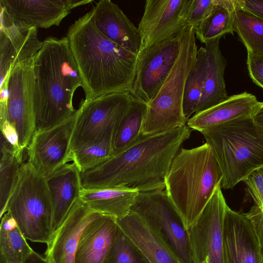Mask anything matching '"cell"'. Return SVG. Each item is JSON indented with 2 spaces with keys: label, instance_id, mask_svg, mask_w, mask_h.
I'll use <instances>...</instances> for the list:
<instances>
[{
  "label": "cell",
  "instance_id": "obj_16",
  "mask_svg": "<svg viewBox=\"0 0 263 263\" xmlns=\"http://www.w3.org/2000/svg\"><path fill=\"white\" fill-rule=\"evenodd\" d=\"M223 263H263V245L245 213L227 207L223 228Z\"/></svg>",
  "mask_w": 263,
  "mask_h": 263
},
{
  "label": "cell",
  "instance_id": "obj_22",
  "mask_svg": "<svg viewBox=\"0 0 263 263\" xmlns=\"http://www.w3.org/2000/svg\"><path fill=\"white\" fill-rule=\"evenodd\" d=\"M118 229L116 218L101 214L82 232L74 263H105Z\"/></svg>",
  "mask_w": 263,
  "mask_h": 263
},
{
  "label": "cell",
  "instance_id": "obj_18",
  "mask_svg": "<svg viewBox=\"0 0 263 263\" xmlns=\"http://www.w3.org/2000/svg\"><path fill=\"white\" fill-rule=\"evenodd\" d=\"M91 0H1L0 5L13 17L41 28L59 26L74 8Z\"/></svg>",
  "mask_w": 263,
  "mask_h": 263
},
{
  "label": "cell",
  "instance_id": "obj_12",
  "mask_svg": "<svg viewBox=\"0 0 263 263\" xmlns=\"http://www.w3.org/2000/svg\"><path fill=\"white\" fill-rule=\"evenodd\" d=\"M227 206L220 184L196 223L187 230L194 263H223V228Z\"/></svg>",
  "mask_w": 263,
  "mask_h": 263
},
{
  "label": "cell",
  "instance_id": "obj_5",
  "mask_svg": "<svg viewBox=\"0 0 263 263\" xmlns=\"http://www.w3.org/2000/svg\"><path fill=\"white\" fill-rule=\"evenodd\" d=\"M222 174L221 188L231 189L263 167V134L253 119L210 126L200 132Z\"/></svg>",
  "mask_w": 263,
  "mask_h": 263
},
{
  "label": "cell",
  "instance_id": "obj_1",
  "mask_svg": "<svg viewBox=\"0 0 263 263\" xmlns=\"http://www.w3.org/2000/svg\"><path fill=\"white\" fill-rule=\"evenodd\" d=\"M192 130L185 125L159 134L141 135L123 151L81 173L82 187H122L138 192L164 190L171 163Z\"/></svg>",
  "mask_w": 263,
  "mask_h": 263
},
{
  "label": "cell",
  "instance_id": "obj_39",
  "mask_svg": "<svg viewBox=\"0 0 263 263\" xmlns=\"http://www.w3.org/2000/svg\"><path fill=\"white\" fill-rule=\"evenodd\" d=\"M253 120L259 130L263 134V105L254 116Z\"/></svg>",
  "mask_w": 263,
  "mask_h": 263
},
{
  "label": "cell",
  "instance_id": "obj_11",
  "mask_svg": "<svg viewBox=\"0 0 263 263\" xmlns=\"http://www.w3.org/2000/svg\"><path fill=\"white\" fill-rule=\"evenodd\" d=\"M192 2L146 0L138 27L141 38L138 54L152 46L178 37L187 27Z\"/></svg>",
  "mask_w": 263,
  "mask_h": 263
},
{
  "label": "cell",
  "instance_id": "obj_10",
  "mask_svg": "<svg viewBox=\"0 0 263 263\" xmlns=\"http://www.w3.org/2000/svg\"><path fill=\"white\" fill-rule=\"evenodd\" d=\"M5 80L8 95L6 105H0V122L7 121L16 129L24 151L36 130L33 62L17 64Z\"/></svg>",
  "mask_w": 263,
  "mask_h": 263
},
{
  "label": "cell",
  "instance_id": "obj_26",
  "mask_svg": "<svg viewBox=\"0 0 263 263\" xmlns=\"http://www.w3.org/2000/svg\"><path fill=\"white\" fill-rule=\"evenodd\" d=\"M237 0H216L210 14L195 29L196 38L204 44L234 34V14Z\"/></svg>",
  "mask_w": 263,
  "mask_h": 263
},
{
  "label": "cell",
  "instance_id": "obj_30",
  "mask_svg": "<svg viewBox=\"0 0 263 263\" xmlns=\"http://www.w3.org/2000/svg\"><path fill=\"white\" fill-rule=\"evenodd\" d=\"M0 160V217L5 213L10 194L16 180L22 160L6 140L1 135Z\"/></svg>",
  "mask_w": 263,
  "mask_h": 263
},
{
  "label": "cell",
  "instance_id": "obj_4",
  "mask_svg": "<svg viewBox=\"0 0 263 263\" xmlns=\"http://www.w3.org/2000/svg\"><path fill=\"white\" fill-rule=\"evenodd\" d=\"M222 179L219 164L206 142L192 148H181L177 153L165 177L164 190L186 230L196 223Z\"/></svg>",
  "mask_w": 263,
  "mask_h": 263
},
{
  "label": "cell",
  "instance_id": "obj_13",
  "mask_svg": "<svg viewBox=\"0 0 263 263\" xmlns=\"http://www.w3.org/2000/svg\"><path fill=\"white\" fill-rule=\"evenodd\" d=\"M179 51V36L152 46L138 55L129 93L147 105L156 96L171 72Z\"/></svg>",
  "mask_w": 263,
  "mask_h": 263
},
{
  "label": "cell",
  "instance_id": "obj_25",
  "mask_svg": "<svg viewBox=\"0 0 263 263\" xmlns=\"http://www.w3.org/2000/svg\"><path fill=\"white\" fill-rule=\"evenodd\" d=\"M219 40L217 39L205 44L206 51L205 78L202 95L195 113L215 106L229 97L224 80L227 63L220 49Z\"/></svg>",
  "mask_w": 263,
  "mask_h": 263
},
{
  "label": "cell",
  "instance_id": "obj_36",
  "mask_svg": "<svg viewBox=\"0 0 263 263\" xmlns=\"http://www.w3.org/2000/svg\"><path fill=\"white\" fill-rule=\"evenodd\" d=\"M247 66L254 83L263 88V54L255 55L247 51Z\"/></svg>",
  "mask_w": 263,
  "mask_h": 263
},
{
  "label": "cell",
  "instance_id": "obj_31",
  "mask_svg": "<svg viewBox=\"0 0 263 263\" xmlns=\"http://www.w3.org/2000/svg\"><path fill=\"white\" fill-rule=\"evenodd\" d=\"M206 70V51L201 47L197 51L196 60L187 78L183 100V110L189 120L196 112L202 95Z\"/></svg>",
  "mask_w": 263,
  "mask_h": 263
},
{
  "label": "cell",
  "instance_id": "obj_34",
  "mask_svg": "<svg viewBox=\"0 0 263 263\" xmlns=\"http://www.w3.org/2000/svg\"><path fill=\"white\" fill-rule=\"evenodd\" d=\"M105 263H148L136 245L119 228Z\"/></svg>",
  "mask_w": 263,
  "mask_h": 263
},
{
  "label": "cell",
  "instance_id": "obj_32",
  "mask_svg": "<svg viewBox=\"0 0 263 263\" xmlns=\"http://www.w3.org/2000/svg\"><path fill=\"white\" fill-rule=\"evenodd\" d=\"M243 181L248 195L254 203L246 215L263 244V167L254 171Z\"/></svg>",
  "mask_w": 263,
  "mask_h": 263
},
{
  "label": "cell",
  "instance_id": "obj_28",
  "mask_svg": "<svg viewBox=\"0 0 263 263\" xmlns=\"http://www.w3.org/2000/svg\"><path fill=\"white\" fill-rule=\"evenodd\" d=\"M233 27L247 51L255 55L263 54V19L241 9L237 3Z\"/></svg>",
  "mask_w": 263,
  "mask_h": 263
},
{
  "label": "cell",
  "instance_id": "obj_7",
  "mask_svg": "<svg viewBox=\"0 0 263 263\" xmlns=\"http://www.w3.org/2000/svg\"><path fill=\"white\" fill-rule=\"evenodd\" d=\"M14 219L23 236L47 244L52 234V206L45 176L27 162L19 168L6 212Z\"/></svg>",
  "mask_w": 263,
  "mask_h": 263
},
{
  "label": "cell",
  "instance_id": "obj_33",
  "mask_svg": "<svg viewBox=\"0 0 263 263\" xmlns=\"http://www.w3.org/2000/svg\"><path fill=\"white\" fill-rule=\"evenodd\" d=\"M114 141L107 140L71 152V161L81 173L91 170L112 157Z\"/></svg>",
  "mask_w": 263,
  "mask_h": 263
},
{
  "label": "cell",
  "instance_id": "obj_27",
  "mask_svg": "<svg viewBox=\"0 0 263 263\" xmlns=\"http://www.w3.org/2000/svg\"><path fill=\"white\" fill-rule=\"evenodd\" d=\"M1 218L0 263H25L33 250L8 212Z\"/></svg>",
  "mask_w": 263,
  "mask_h": 263
},
{
  "label": "cell",
  "instance_id": "obj_3",
  "mask_svg": "<svg viewBox=\"0 0 263 263\" xmlns=\"http://www.w3.org/2000/svg\"><path fill=\"white\" fill-rule=\"evenodd\" d=\"M36 130L57 125L76 111L72 104L82 86L67 37H49L33 61Z\"/></svg>",
  "mask_w": 263,
  "mask_h": 263
},
{
  "label": "cell",
  "instance_id": "obj_40",
  "mask_svg": "<svg viewBox=\"0 0 263 263\" xmlns=\"http://www.w3.org/2000/svg\"><path fill=\"white\" fill-rule=\"evenodd\" d=\"M201 263H206V262L204 261V262H201Z\"/></svg>",
  "mask_w": 263,
  "mask_h": 263
},
{
  "label": "cell",
  "instance_id": "obj_24",
  "mask_svg": "<svg viewBox=\"0 0 263 263\" xmlns=\"http://www.w3.org/2000/svg\"><path fill=\"white\" fill-rule=\"evenodd\" d=\"M138 193L122 187H82L79 199L94 211L120 219L129 214Z\"/></svg>",
  "mask_w": 263,
  "mask_h": 263
},
{
  "label": "cell",
  "instance_id": "obj_17",
  "mask_svg": "<svg viewBox=\"0 0 263 263\" xmlns=\"http://www.w3.org/2000/svg\"><path fill=\"white\" fill-rule=\"evenodd\" d=\"M100 214L88 208L78 199L47 244L46 259L51 263H74L82 232Z\"/></svg>",
  "mask_w": 263,
  "mask_h": 263
},
{
  "label": "cell",
  "instance_id": "obj_14",
  "mask_svg": "<svg viewBox=\"0 0 263 263\" xmlns=\"http://www.w3.org/2000/svg\"><path fill=\"white\" fill-rule=\"evenodd\" d=\"M76 111L55 126L35 130L27 148L28 162L41 175L46 176L71 161L70 146Z\"/></svg>",
  "mask_w": 263,
  "mask_h": 263
},
{
  "label": "cell",
  "instance_id": "obj_9",
  "mask_svg": "<svg viewBox=\"0 0 263 263\" xmlns=\"http://www.w3.org/2000/svg\"><path fill=\"white\" fill-rule=\"evenodd\" d=\"M130 211L157 229L181 263H194L187 231L165 190L139 192Z\"/></svg>",
  "mask_w": 263,
  "mask_h": 263
},
{
  "label": "cell",
  "instance_id": "obj_15",
  "mask_svg": "<svg viewBox=\"0 0 263 263\" xmlns=\"http://www.w3.org/2000/svg\"><path fill=\"white\" fill-rule=\"evenodd\" d=\"M0 74L1 84L18 64L33 62L43 42L37 36V28L12 17L1 5Z\"/></svg>",
  "mask_w": 263,
  "mask_h": 263
},
{
  "label": "cell",
  "instance_id": "obj_19",
  "mask_svg": "<svg viewBox=\"0 0 263 263\" xmlns=\"http://www.w3.org/2000/svg\"><path fill=\"white\" fill-rule=\"evenodd\" d=\"M90 13L92 23L100 32L138 55L141 46L139 30L118 5L109 0H100Z\"/></svg>",
  "mask_w": 263,
  "mask_h": 263
},
{
  "label": "cell",
  "instance_id": "obj_8",
  "mask_svg": "<svg viewBox=\"0 0 263 263\" xmlns=\"http://www.w3.org/2000/svg\"><path fill=\"white\" fill-rule=\"evenodd\" d=\"M133 98L129 92H116L84 100L76 111L70 141L71 152L107 140L114 142L118 127Z\"/></svg>",
  "mask_w": 263,
  "mask_h": 263
},
{
  "label": "cell",
  "instance_id": "obj_23",
  "mask_svg": "<svg viewBox=\"0 0 263 263\" xmlns=\"http://www.w3.org/2000/svg\"><path fill=\"white\" fill-rule=\"evenodd\" d=\"M45 177L52 203L53 233L79 199L81 172L74 163H67Z\"/></svg>",
  "mask_w": 263,
  "mask_h": 263
},
{
  "label": "cell",
  "instance_id": "obj_20",
  "mask_svg": "<svg viewBox=\"0 0 263 263\" xmlns=\"http://www.w3.org/2000/svg\"><path fill=\"white\" fill-rule=\"evenodd\" d=\"M117 222L148 263H181L157 229L141 215L130 211Z\"/></svg>",
  "mask_w": 263,
  "mask_h": 263
},
{
  "label": "cell",
  "instance_id": "obj_2",
  "mask_svg": "<svg viewBox=\"0 0 263 263\" xmlns=\"http://www.w3.org/2000/svg\"><path fill=\"white\" fill-rule=\"evenodd\" d=\"M66 37L85 99L130 91L138 55L114 43L93 25L90 11L68 28Z\"/></svg>",
  "mask_w": 263,
  "mask_h": 263
},
{
  "label": "cell",
  "instance_id": "obj_35",
  "mask_svg": "<svg viewBox=\"0 0 263 263\" xmlns=\"http://www.w3.org/2000/svg\"><path fill=\"white\" fill-rule=\"evenodd\" d=\"M216 0H192L187 21V26L195 29L210 14Z\"/></svg>",
  "mask_w": 263,
  "mask_h": 263
},
{
  "label": "cell",
  "instance_id": "obj_38",
  "mask_svg": "<svg viewBox=\"0 0 263 263\" xmlns=\"http://www.w3.org/2000/svg\"><path fill=\"white\" fill-rule=\"evenodd\" d=\"M25 263H51L46 257L42 256L34 251H32Z\"/></svg>",
  "mask_w": 263,
  "mask_h": 263
},
{
  "label": "cell",
  "instance_id": "obj_37",
  "mask_svg": "<svg viewBox=\"0 0 263 263\" xmlns=\"http://www.w3.org/2000/svg\"><path fill=\"white\" fill-rule=\"evenodd\" d=\"M238 6L263 19V0H237Z\"/></svg>",
  "mask_w": 263,
  "mask_h": 263
},
{
  "label": "cell",
  "instance_id": "obj_21",
  "mask_svg": "<svg viewBox=\"0 0 263 263\" xmlns=\"http://www.w3.org/2000/svg\"><path fill=\"white\" fill-rule=\"evenodd\" d=\"M263 105L256 96L243 92L229 97L222 102L194 114L186 125L200 132L207 127L236 120L253 119Z\"/></svg>",
  "mask_w": 263,
  "mask_h": 263
},
{
  "label": "cell",
  "instance_id": "obj_29",
  "mask_svg": "<svg viewBox=\"0 0 263 263\" xmlns=\"http://www.w3.org/2000/svg\"><path fill=\"white\" fill-rule=\"evenodd\" d=\"M146 109L145 104L133 99L131 105L117 130L112 156L133 144L142 135Z\"/></svg>",
  "mask_w": 263,
  "mask_h": 263
},
{
  "label": "cell",
  "instance_id": "obj_6",
  "mask_svg": "<svg viewBox=\"0 0 263 263\" xmlns=\"http://www.w3.org/2000/svg\"><path fill=\"white\" fill-rule=\"evenodd\" d=\"M195 29L187 26L179 36V51L168 77L154 99L146 105L141 135H154L187 124L183 100L187 78L197 55Z\"/></svg>",
  "mask_w": 263,
  "mask_h": 263
}]
</instances>
